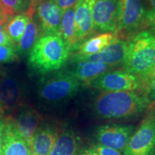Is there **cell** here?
<instances>
[{
	"instance_id": "30bf717a",
	"label": "cell",
	"mask_w": 155,
	"mask_h": 155,
	"mask_svg": "<svg viewBox=\"0 0 155 155\" xmlns=\"http://www.w3.org/2000/svg\"><path fill=\"white\" fill-rule=\"evenodd\" d=\"M136 129L132 125H103L96 129V139L98 144L121 152L127 147Z\"/></svg>"
},
{
	"instance_id": "f1b7e54d",
	"label": "cell",
	"mask_w": 155,
	"mask_h": 155,
	"mask_svg": "<svg viewBox=\"0 0 155 155\" xmlns=\"http://www.w3.org/2000/svg\"><path fill=\"white\" fill-rule=\"evenodd\" d=\"M15 45V43L5 31H0V45Z\"/></svg>"
},
{
	"instance_id": "f546056e",
	"label": "cell",
	"mask_w": 155,
	"mask_h": 155,
	"mask_svg": "<svg viewBox=\"0 0 155 155\" xmlns=\"http://www.w3.org/2000/svg\"><path fill=\"white\" fill-rule=\"evenodd\" d=\"M5 127V119L0 116V155H2L4 130Z\"/></svg>"
},
{
	"instance_id": "484cf974",
	"label": "cell",
	"mask_w": 155,
	"mask_h": 155,
	"mask_svg": "<svg viewBox=\"0 0 155 155\" xmlns=\"http://www.w3.org/2000/svg\"><path fill=\"white\" fill-rule=\"evenodd\" d=\"M147 15L144 29L155 30V0H147Z\"/></svg>"
},
{
	"instance_id": "4fadbf2b",
	"label": "cell",
	"mask_w": 155,
	"mask_h": 155,
	"mask_svg": "<svg viewBox=\"0 0 155 155\" xmlns=\"http://www.w3.org/2000/svg\"><path fill=\"white\" fill-rule=\"evenodd\" d=\"M95 1L78 0L75 6L74 22L77 49L83 41L95 32L93 24V9Z\"/></svg>"
},
{
	"instance_id": "ba28073f",
	"label": "cell",
	"mask_w": 155,
	"mask_h": 155,
	"mask_svg": "<svg viewBox=\"0 0 155 155\" xmlns=\"http://www.w3.org/2000/svg\"><path fill=\"white\" fill-rule=\"evenodd\" d=\"M87 85L102 92L140 91L141 81L138 77L124 70L109 71Z\"/></svg>"
},
{
	"instance_id": "4dcf8cb0",
	"label": "cell",
	"mask_w": 155,
	"mask_h": 155,
	"mask_svg": "<svg viewBox=\"0 0 155 155\" xmlns=\"http://www.w3.org/2000/svg\"><path fill=\"white\" fill-rule=\"evenodd\" d=\"M78 155H98L92 147L81 150Z\"/></svg>"
},
{
	"instance_id": "7a4b0ae2",
	"label": "cell",
	"mask_w": 155,
	"mask_h": 155,
	"mask_svg": "<svg viewBox=\"0 0 155 155\" xmlns=\"http://www.w3.org/2000/svg\"><path fill=\"white\" fill-rule=\"evenodd\" d=\"M71 52L60 35H42L28 54V65L32 71L40 74L55 72L66 65Z\"/></svg>"
},
{
	"instance_id": "9c48e42d",
	"label": "cell",
	"mask_w": 155,
	"mask_h": 155,
	"mask_svg": "<svg viewBox=\"0 0 155 155\" xmlns=\"http://www.w3.org/2000/svg\"><path fill=\"white\" fill-rule=\"evenodd\" d=\"M28 12L36 13L43 35H60L63 12L56 0H32Z\"/></svg>"
},
{
	"instance_id": "7402d4cb",
	"label": "cell",
	"mask_w": 155,
	"mask_h": 155,
	"mask_svg": "<svg viewBox=\"0 0 155 155\" xmlns=\"http://www.w3.org/2000/svg\"><path fill=\"white\" fill-rule=\"evenodd\" d=\"M39 37V27L32 15L20 41L16 45L19 55L25 56L29 54Z\"/></svg>"
},
{
	"instance_id": "5b68a950",
	"label": "cell",
	"mask_w": 155,
	"mask_h": 155,
	"mask_svg": "<svg viewBox=\"0 0 155 155\" xmlns=\"http://www.w3.org/2000/svg\"><path fill=\"white\" fill-rule=\"evenodd\" d=\"M147 15L145 0H119L116 36L130 38L144 29Z\"/></svg>"
},
{
	"instance_id": "8fae6325",
	"label": "cell",
	"mask_w": 155,
	"mask_h": 155,
	"mask_svg": "<svg viewBox=\"0 0 155 155\" xmlns=\"http://www.w3.org/2000/svg\"><path fill=\"white\" fill-rule=\"evenodd\" d=\"M119 9V0H96L93 9L94 32L115 34Z\"/></svg>"
},
{
	"instance_id": "2e32d148",
	"label": "cell",
	"mask_w": 155,
	"mask_h": 155,
	"mask_svg": "<svg viewBox=\"0 0 155 155\" xmlns=\"http://www.w3.org/2000/svg\"><path fill=\"white\" fill-rule=\"evenodd\" d=\"M59 129L46 122H41L31 141V152L35 155H49L59 134Z\"/></svg>"
},
{
	"instance_id": "d6a6232c",
	"label": "cell",
	"mask_w": 155,
	"mask_h": 155,
	"mask_svg": "<svg viewBox=\"0 0 155 155\" xmlns=\"http://www.w3.org/2000/svg\"><path fill=\"white\" fill-rule=\"evenodd\" d=\"M31 155H35V154H32V152H31Z\"/></svg>"
},
{
	"instance_id": "277c9868",
	"label": "cell",
	"mask_w": 155,
	"mask_h": 155,
	"mask_svg": "<svg viewBox=\"0 0 155 155\" xmlns=\"http://www.w3.org/2000/svg\"><path fill=\"white\" fill-rule=\"evenodd\" d=\"M81 84L70 71L48 73L44 75L38 83V98L48 105H59L73 98L78 92Z\"/></svg>"
},
{
	"instance_id": "ffe728a7",
	"label": "cell",
	"mask_w": 155,
	"mask_h": 155,
	"mask_svg": "<svg viewBox=\"0 0 155 155\" xmlns=\"http://www.w3.org/2000/svg\"><path fill=\"white\" fill-rule=\"evenodd\" d=\"M75 7L66 9L63 12L61 25L60 35L72 50L77 49V40L75 36Z\"/></svg>"
},
{
	"instance_id": "7c38bea8",
	"label": "cell",
	"mask_w": 155,
	"mask_h": 155,
	"mask_svg": "<svg viewBox=\"0 0 155 155\" xmlns=\"http://www.w3.org/2000/svg\"><path fill=\"white\" fill-rule=\"evenodd\" d=\"M11 118L19 134L31 147L32 137L42 122L40 114L32 106L23 104L19 106Z\"/></svg>"
},
{
	"instance_id": "1f68e13d",
	"label": "cell",
	"mask_w": 155,
	"mask_h": 155,
	"mask_svg": "<svg viewBox=\"0 0 155 155\" xmlns=\"http://www.w3.org/2000/svg\"><path fill=\"white\" fill-rule=\"evenodd\" d=\"M0 16H2V17H5V18L7 19V20H8V19L7 18V17H5V14H4V12H2V9H1V7H0Z\"/></svg>"
},
{
	"instance_id": "ac0fdd59",
	"label": "cell",
	"mask_w": 155,
	"mask_h": 155,
	"mask_svg": "<svg viewBox=\"0 0 155 155\" xmlns=\"http://www.w3.org/2000/svg\"><path fill=\"white\" fill-rule=\"evenodd\" d=\"M76 65L70 73L81 83L88 84L97 78L109 71L114 67L100 63L76 62Z\"/></svg>"
},
{
	"instance_id": "cb8c5ba5",
	"label": "cell",
	"mask_w": 155,
	"mask_h": 155,
	"mask_svg": "<svg viewBox=\"0 0 155 155\" xmlns=\"http://www.w3.org/2000/svg\"><path fill=\"white\" fill-rule=\"evenodd\" d=\"M141 92L144 94L152 104H155V66L150 73L141 80Z\"/></svg>"
},
{
	"instance_id": "8992f818",
	"label": "cell",
	"mask_w": 155,
	"mask_h": 155,
	"mask_svg": "<svg viewBox=\"0 0 155 155\" xmlns=\"http://www.w3.org/2000/svg\"><path fill=\"white\" fill-rule=\"evenodd\" d=\"M147 111L124 150V155H155V104Z\"/></svg>"
},
{
	"instance_id": "83f0119b",
	"label": "cell",
	"mask_w": 155,
	"mask_h": 155,
	"mask_svg": "<svg viewBox=\"0 0 155 155\" xmlns=\"http://www.w3.org/2000/svg\"><path fill=\"white\" fill-rule=\"evenodd\" d=\"M58 5L59 6L61 11H65L66 9L71 8V7H75L78 0H56Z\"/></svg>"
},
{
	"instance_id": "d4e9b609",
	"label": "cell",
	"mask_w": 155,
	"mask_h": 155,
	"mask_svg": "<svg viewBox=\"0 0 155 155\" xmlns=\"http://www.w3.org/2000/svg\"><path fill=\"white\" fill-rule=\"evenodd\" d=\"M18 60L16 45H0V63H11Z\"/></svg>"
},
{
	"instance_id": "9a60e30c",
	"label": "cell",
	"mask_w": 155,
	"mask_h": 155,
	"mask_svg": "<svg viewBox=\"0 0 155 155\" xmlns=\"http://www.w3.org/2000/svg\"><path fill=\"white\" fill-rule=\"evenodd\" d=\"M2 155H31V148L19 134L11 117L5 119Z\"/></svg>"
},
{
	"instance_id": "44dd1931",
	"label": "cell",
	"mask_w": 155,
	"mask_h": 155,
	"mask_svg": "<svg viewBox=\"0 0 155 155\" xmlns=\"http://www.w3.org/2000/svg\"><path fill=\"white\" fill-rule=\"evenodd\" d=\"M32 15H31L28 11L24 12L11 17L6 23L5 32L9 35L16 45L20 41Z\"/></svg>"
},
{
	"instance_id": "3957f363",
	"label": "cell",
	"mask_w": 155,
	"mask_h": 155,
	"mask_svg": "<svg viewBox=\"0 0 155 155\" xmlns=\"http://www.w3.org/2000/svg\"><path fill=\"white\" fill-rule=\"evenodd\" d=\"M124 70L141 81L155 66V30L144 29L127 40Z\"/></svg>"
},
{
	"instance_id": "d6986e66",
	"label": "cell",
	"mask_w": 155,
	"mask_h": 155,
	"mask_svg": "<svg viewBox=\"0 0 155 155\" xmlns=\"http://www.w3.org/2000/svg\"><path fill=\"white\" fill-rule=\"evenodd\" d=\"M117 38L115 34L110 32L100 33L90 37L79 45L77 53L73 57L90 55L98 53L113 43Z\"/></svg>"
},
{
	"instance_id": "e0dca14e",
	"label": "cell",
	"mask_w": 155,
	"mask_h": 155,
	"mask_svg": "<svg viewBox=\"0 0 155 155\" xmlns=\"http://www.w3.org/2000/svg\"><path fill=\"white\" fill-rule=\"evenodd\" d=\"M81 139L71 129L60 130L49 155H78L80 152Z\"/></svg>"
},
{
	"instance_id": "6da1fadb",
	"label": "cell",
	"mask_w": 155,
	"mask_h": 155,
	"mask_svg": "<svg viewBox=\"0 0 155 155\" xmlns=\"http://www.w3.org/2000/svg\"><path fill=\"white\" fill-rule=\"evenodd\" d=\"M152 106L149 98L140 91L101 92L96 97L93 110L104 119H123L135 117Z\"/></svg>"
},
{
	"instance_id": "4316f807",
	"label": "cell",
	"mask_w": 155,
	"mask_h": 155,
	"mask_svg": "<svg viewBox=\"0 0 155 155\" xmlns=\"http://www.w3.org/2000/svg\"><path fill=\"white\" fill-rule=\"evenodd\" d=\"M92 148L98 155H124L119 151L102 146L99 144H95Z\"/></svg>"
},
{
	"instance_id": "603a6c76",
	"label": "cell",
	"mask_w": 155,
	"mask_h": 155,
	"mask_svg": "<svg viewBox=\"0 0 155 155\" xmlns=\"http://www.w3.org/2000/svg\"><path fill=\"white\" fill-rule=\"evenodd\" d=\"M28 5V0H0V7L7 19L22 13Z\"/></svg>"
},
{
	"instance_id": "52a82bcc",
	"label": "cell",
	"mask_w": 155,
	"mask_h": 155,
	"mask_svg": "<svg viewBox=\"0 0 155 155\" xmlns=\"http://www.w3.org/2000/svg\"><path fill=\"white\" fill-rule=\"evenodd\" d=\"M23 85L11 73L0 71V116L11 117L23 103Z\"/></svg>"
},
{
	"instance_id": "5bb4252c",
	"label": "cell",
	"mask_w": 155,
	"mask_h": 155,
	"mask_svg": "<svg viewBox=\"0 0 155 155\" xmlns=\"http://www.w3.org/2000/svg\"><path fill=\"white\" fill-rule=\"evenodd\" d=\"M127 40L117 38L113 43L101 51L90 55L73 57V61L100 63L114 67L123 62L127 51Z\"/></svg>"
}]
</instances>
